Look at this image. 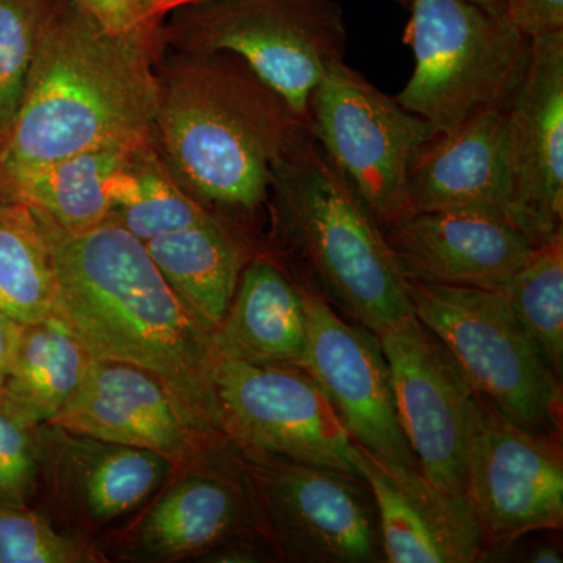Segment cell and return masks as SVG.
<instances>
[{"mask_svg":"<svg viewBox=\"0 0 563 563\" xmlns=\"http://www.w3.org/2000/svg\"><path fill=\"white\" fill-rule=\"evenodd\" d=\"M41 437L62 501L91 525L132 512L177 468L154 451L77 435L46 422Z\"/></svg>","mask_w":563,"mask_h":563,"instance_id":"cell-20","label":"cell"},{"mask_svg":"<svg viewBox=\"0 0 563 563\" xmlns=\"http://www.w3.org/2000/svg\"><path fill=\"white\" fill-rule=\"evenodd\" d=\"M92 561L87 547L55 531L27 506L0 504V563H74Z\"/></svg>","mask_w":563,"mask_h":563,"instance_id":"cell-30","label":"cell"},{"mask_svg":"<svg viewBox=\"0 0 563 563\" xmlns=\"http://www.w3.org/2000/svg\"><path fill=\"white\" fill-rule=\"evenodd\" d=\"M43 424L20 399L0 388V504L27 506L43 461Z\"/></svg>","mask_w":563,"mask_h":563,"instance_id":"cell-29","label":"cell"},{"mask_svg":"<svg viewBox=\"0 0 563 563\" xmlns=\"http://www.w3.org/2000/svg\"><path fill=\"white\" fill-rule=\"evenodd\" d=\"M54 0H0V146L24 99L44 18Z\"/></svg>","mask_w":563,"mask_h":563,"instance_id":"cell-28","label":"cell"},{"mask_svg":"<svg viewBox=\"0 0 563 563\" xmlns=\"http://www.w3.org/2000/svg\"><path fill=\"white\" fill-rule=\"evenodd\" d=\"M21 328V324L10 320L7 314L0 313V388L3 387L7 376H9Z\"/></svg>","mask_w":563,"mask_h":563,"instance_id":"cell-33","label":"cell"},{"mask_svg":"<svg viewBox=\"0 0 563 563\" xmlns=\"http://www.w3.org/2000/svg\"><path fill=\"white\" fill-rule=\"evenodd\" d=\"M465 498L484 540V561L532 532L563 525L562 439L507 420L483 396L470 402Z\"/></svg>","mask_w":563,"mask_h":563,"instance_id":"cell-10","label":"cell"},{"mask_svg":"<svg viewBox=\"0 0 563 563\" xmlns=\"http://www.w3.org/2000/svg\"><path fill=\"white\" fill-rule=\"evenodd\" d=\"M548 368L563 373V231L533 244L503 292Z\"/></svg>","mask_w":563,"mask_h":563,"instance_id":"cell-27","label":"cell"},{"mask_svg":"<svg viewBox=\"0 0 563 563\" xmlns=\"http://www.w3.org/2000/svg\"><path fill=\"white\" fill-rule=\"evenodd\" d=\"M396 2L401 3L402 7L409 5V0H396Z\"/></svg>","mask_w":563,"mask_h":563,"instance_id":"cell-37","label":"cell"},{"mask_svg":"<svg viewBox=\"0 0 563 563\" xmlns=\"http://www.w3.org/2000/svg\"><path fill=\"white\" fill-rule=\"evenodd\" d=\"M228 448L192 466L143 515L132 531L136 551L155 561H179L255 532L233 444L231 459L220 462Z\"/></svg>","mask_w":563,"mask_h":563,"instance_id":"cell-19","label":"cell"},{"mask_svg":"<svg viewBox=\"0 0 563 563\" xmlns=\"http://www.w3.org/2000/svg\"><path fill=\"white\" fill-rule=\"evenodd\" d=\"M525 562L532 563H561V550L553 543H537L525 554Z\"/></svg>","mask_w":563,"mask_h":563,"instance_id":"cell-35","label":"cell"},{"mask_svg":"<svg viewBox=\"0 0 563 563\" xmlns=\"http://www.w3.org/2000/svg\"><path fill=\"white\" fill-rule=\"evenodd\" d=\"M399 422L420 472L465 496V444L473 390L439 336L415 314L379 333Z\"/></svg>","mask_w":563,"mask_h":563,"instance_id":"cell-13","label":"cell"},{"mask_svg":"<svg viewBox=\"0 0 563 563\" xmlns=\"http://www.w3.org/2000/svg\"><path fill=\"white\" fill-rule=\"evenodd\" d=\"M268 203L303 284L336 312L377 335L413 313L383 225L306 125L274 165Z\"/></svg>","mask_w":563,"mask_h":563,"instance_id":"cell-4","label":"cell"},{"mask_svg":"<svg viewBox=\"0 0 563 563\" xmlns=\"http://www.w3.org/2000/svg\"><path fill=\"white\" fill-rule=\"evenodd\" d=\"M507 20L529 38L563 31V0H510Z\"/></svg>","mask_w":563,"mask_h":563,"instance_id":"cell-32","label":"cell"},{"mask_svg":"<svg viewBox=\"0 0 563 563\" xmlns=\"http://www.w3.org/2000/svg\"><path fill=\"white\" fill-rule=\"evenodd\" d=\"M0 190H2V179H0Z\"/></svg>","mask_w":563,"mask_h":563,"instance_id":"cell-38","label":"cell"},{"mask_svg":"<svg viewBox=\"0 0 563 563\" xmlns=\"http://www.w3.org/2000/svg\"><path fill=\"white\" fill-rule=\"evenodd\" d=\"M110 199L109 220L143 243L213 217L181 190L152 139L141 141L129 152L111 180Z\"/></svg>","mask_w":563,"mask_h":563,"instance_id":"cell-26","label":"cell"},{"mask_svg":"<svg viewBox=\"0 0 563 563\" xmlns=\"http://www.w3.org/2000/svg\"><path fill=\"white\" fill-rule=\"evenodd\" d=\"M154 41L111 32L73 0H54L21 109L0 146V176L152 139L158 77L147 51Z\"/></svg>","mask_w":563,"mask_h":563,"instance_id":"cell-2","label":"cell"},{"mask_svg":"<svg viewBox=\"0 0 563 563\" xmlns=\"http://www.w3.org/2000/svg\"><path fill=\"white\" fill-rule=\"evenodd\" d=\"M306 128L383 229L410 211V168L439 133L428 121L342 62L314 87Z\"/></svg>","mask_w":563,"mask_h":563,"instance_id":"cell-9","label":"cell"},{"mask_svg":"<svg viewBox=\"0 0 563 563\" xmlns=\"http://www.w3.org/2000/svg\"><path fill=\"white\" fill-rule=\"evenodd\" d=\"M507 107L474 114L422 146L409 173L412 211H468L509 222Z\"/></svg>","mask_w":563,"mask_h":563,"instance_id":"cell-18","label":"cell"},{"mask_svg":"<svg viewBox=\"0 0 563 563\" xmlns=\"http://www.w3.org/2000/svg\"><path fill=\"white\" fill-rule=\"evenodd\" d=\"M46 424L154 451L185 470L231 446L229 440L199 429L154 374L129 363L95 358L79 388Z\"/></svg>","mask_w":563,"mask_h":563,"instance_id":"cell-15","label":"cell"},{"mask_svg":"<svg viewBox=\"0 0 563 563\" xmlns=\"http://www.w3.org/2000/svg\"><path fill=\"white\" fill-rule=\"evenodd\" d=\"M41 218L57 280L55 317L91 358L154 374L199 429L225 439L214 402L213 333L177 298L146 244L113 220L70 232Z\"/></svg>","mask_w":563,"mask_h":563,"instance_id":"cell-1","label":"cell"},{"mask_svg":"<svg viewBox=\"0 0 563 563\" xmlns=\"http://www.w3.org/2000/svg\"><path fill=\"white\" fill-rule=\"evenodd\" d=\"M355 463L373 493L385 562L484 561L483 533L465 496L443 490L420 470L383 461L357 443Z\"/></svg>","mask_w":563,"mask_h":563,"instance_id":"cell-17","label":"cell"},{"mask_svg":"<svg viewBox=\"0 0 563 563\" xmlns=\"http://www.w3.org/2000/svg\"><path fill=\"white\" fill-rule=\"evenodd\" d=\"M55 280L46 224L38 211L0 190V313L21 325L54 314Z\"/></svg>","mask_w":563,"mask_h":563,"instance_id":"cell-24","label":"cell"},{"mask_svg":"<svg viewBox=\"0 0 563 563\" xmlns=\"http://www.w3.org/2000/svg\"><path fill=\"white\" fill-rule=\"evenodd\" d=\"M404 43L412 77L396 102L451 132L474 114L509 106L523 77L531 38L470 0H409Z\"/></svg>","mask_w":563,"mask_h":563,"instance_id":"cell-6","label":"cell"},{"mask_svg":"<svg viewBox=\"0 0 563 563\" xmlns=\"http://www.w3.org/2000/svg\"><path fill=\"white\" fill-rule=\"evenodd\" d=\"M166 18L158 32L181 54L235 55L303 124L314 87L346 52L336 0H201Z\"/></svg>","mask_w":563,"mask_h":563,"instance_id":"cell-5","label":"cell"},{"mask_svg":"<svg viewBox=\"0 0 563 563\" xmlns=\"http://www.w3.org/2000/svg\"><path fill=\"white\" fill-rule=\"evenodd\" d=\"M303 125L235 55L181 54L158 79L152 141L196 201L254 213L268 203L274 165Z\"/></svg>","mask_w":563,"mask_h":563,"instance_id":"cell-3","label":"cell"},{"mask_svg":"<svg viewBox=\"0 0 563 563\" xmlns=\"http://www.w3.org/2000/svg\"><path fill=\"white\" fill-rule=\"evenodd\" d=\"M92 358L60 318L22 325L5 388L49 422L84 380Z\"/></svg>","mask_w":563,"mask_h":563,"instance_id":"cell-25","label":"cell"},{"mask_svg":"<svg viewBox=\"0 0 563 563\" xmlns=\"http://www.w3.org/2000/svg\"><path fill=\"white\" fill-rule=\"evenodd\" d=\"M136 144L84 151L14 176H0L2 191L63 231L95 228L109 220L111 180Z\"/></svg>","mask_w":563,"mask_h":563,"instance_id":"cell-23","label":"cell"},{"mask_svg":"<svg viewBox=\"0 0 563 563\" xmlns=\"http://www.w3.org/2000/svg\"><path fill=\"white\" fill-rule=\"evenodd\" d=\"M235 459L254 531L282 561L385 562L376 504L362 476L236 448Z\"/></svg>","mask_w":563,"mask_h":563,"instance_id":"cell-8","label":"cell"},{"mask_svg":"<svg viewBox=\"0 0 563 563\" xmlns=\"http://www.w3.org/2000/svg\"><path fill=\"white\" fill-rule=\"evenodd\" d=\"M73 2L111 32L150 40L158 36V29H152L141 20L135 0H73Z\"/></svg>","mask_w":563,"mask_h":563,"instance_id":"cell-31","label":"cell"},{"mask_svg":"<svg viewBox=\"0 0 563 563\" xmlns=\"http://www.w3.org/2000/svg\"><path fill=\"white\" fill-rule=\"evenodd\" d=\"M213 391L221 431L236 450L362 476L354 440L306 369L218 357Z\"/></svg>","mask_w":563,"mask_h":563,"instance_id":"cell-11","label":"cell"},{"mask_svg":"<svg viewBox=\"0 0 563 563\" xmlns=\"http://www.w3.org/2000/svg\"><path fill=\"white\" fill-rule=\"evenodd\" d=\"M506 135L509 222L537 244L563 231V31L531 38Z\"/></svg>","mask_w":563,"mask_h":563,"instance_id":"cell-14","label":"cell"},{"mask_svg":"<svg viewBox=\"0 0 563 563\" xmlns=\"http://www.w3.org/2000/svg\"><path fill=\"white\" fill-rule=\"evenodd\" d=\"M413 314L453 355L474 395L526 431L562 439V380L503 292L409 279Z\"/></svg>","mask_w":563,"mask_h":563,"instance_id":"cell-7","label":"cell"},{"mask_svg":"<svg viewBox=\"0 0 563 563\" xmlns=\"http://www.w3.org/2000/svg\"><path fill=\"white\" fill-rule=\"evenodd\" d=\"M196 2H201V0H135V5L144 24L152 29H158L163 20L174 10Z\"/></svg>","mask_w":563,"mask_h":563,"instance_id":"cell-34","label":"cell"},{"mask_svg":"<svg viewBox=\"0 0 563 563\" xmlns=\"http://www.w3.org/2000/svg\"><path fill=\"white\" fill-rule=\"evenodd\" d=\"M307 309L303 369L332 404L352 440L390 463L420 470L399 422L390 366L377 333L299 282Z\"/></svg>","mask_w":563,"mask_h":563,"instance_id":"cell-12","label":"cell"},{"mask_svg":"<svg viewBox=\"0 0 563 563\" xmlns=\"http://www.w3.org/2000/svg\"><path fill=\"white\" fill-rule=\"evenodd\" d=\"M307 339L301 284L272 258L246 263L231 307L213 332L218 357L303 368Z\"/></svg>","mask_w":563,"mask_h":563,"instance_id":"cell-21","label":"cell"},{"mask_svg":"<svg viewBox=\"0 0 563 563\" xmlns=\"http://www.w3.org/2000/svg\"><path fill=\"white\" fill-rule=\"evenodd\" d=\"M407 279L504 292L533 244L510 222L468 211H407L384 229Z\"/></svg>","mask_w":563,"mask_h":563,"instance_id":"cell-16","label":"cell"},{"mask_svg":"<svg viewBox=\"0 0 563 563\" xmlns=\"http://www.w3.org/2000/svg\"><path fill=\"white\" fill-rule=\"evenodd\" d=\"M470 2L476 3L481 9L498 14V16H506L510 5V0H470Z\"/></svg>","mask_w":563,"mask_h":563,"instance_id":"cell-36","label":"cell"},{"mask_svg":"<svg viewBox=\"0 0 563 563\" xmlns=\"http://www.w3.org/2000/svg\"><path fill=\"white\" fill-rule=\"evenodd\" d=\"M144 244L177 298L213 333L231 307L247 263L243 244L214 217Z\"/></svg>","mask_w":563,"mask_h":563,"instance_id":"cell-22","label":"cell"}]
</instances>
